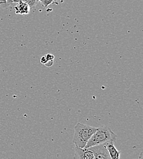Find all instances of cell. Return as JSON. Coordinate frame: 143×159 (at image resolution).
I'll return each instance as SVG.
<instances>
[{"instance_id": "obj_1", "label": "cell", "mask_w": 143, "mask_h": 159, "mask_svg": "<svg viewBox=\"0 0 143 159\" xmlns=\"http://www.w3.org/2000/svg\"><path fill=\"white\" fill-rule=\"evenodd\" d=\"M117 135L110 127L106 125H102L97 128L95 134L88 140L85 148H90L108 143H115Z\"/></svg>"}, {"instance_id": "obj_2", "label": "cell", "mask_w": 143, "mask_h": 159, "mask_svg": "<svg viewBox=\"0 0 143 159\" xmlns=\"http://www.w3.org/2000/svg\"><path fill=\"white\" fill-rule=\"evenodd\" d=\"M97 128L78 122L74 127V134L73 143L76 147L85 148L88 140L95 134Z\"/></svg>"}, {"instance_id": "obj_3", "label": "cell", "mask_w": 143, "mask_h": 159, "mask_svg": "<svg viewBox=\"0 0 143 159\" xmlns=\"http://www.w3.org/2000/svg\"><path fill=\"white\" fill-rule=\"evenodd\" d=\"M93 152L94 159H111L106 149L105 144L90 148Z\"/></svg>"}, {"instance_id": "obj_4", "label": "cell", "mask_w": 143, "mask_h": 159, "mask_svg": "<svg viewBox=\"0 0 143 159\" xmlns=\"http://www.w3.org/2000/svg\"><path fill=\"white\" fill-rule=\"evenodd\" d=\"M106 149L111 159H120V151L115 146L114 143H108L105 144Z\"/></svg>"}, {"instance_id": "obj_5", "label": "cell", "mask_w": 143, "mask_h": 159, "mask_svg": "<svg viewBox=\"0 0 143 159\" xmlns=\"http://www.w3.org/2000/svg\"><path fill=\"white\" fill-rule=\"evenodd\" d=\"M14 9L17 14L20 15L28 14L31 11V9L29 5L23 2H17V5L14 7Z\"/></svg>"}, {"instance_id": "obj_6", "label": "cell", "mask_w": 143, "mask_h": 159, "mask_svg": "<svg viewBox=\"0 0 143 159\" xmlns=\"http://www.w3.org/2000/svg\"><path fill=\"white\" fill-rule=\"evenodd\" d=\"M79 151L83 159H94L93 152L90 148H80Z\"/></svg>"}, {"instance_id": "obj_7", "label": "cell", "mask_w": 143, "mask_h": 159, "mask_svg": "<svg viewBox=\"0 0 143 159\" xmlns=\"http://www.w3.org/2000/svg\"><path fill=\"white\" fill-rule=\"evenodd\" d=\"M23 2L26 3L27 4L29 5L30 7L31 10L34 9L36 6L37 5L38 1L37 0H14V2Z\"/></svg>"}, {"instance_id": "obj_8", "label": "cell", "mask_w": 143, "mask_h": 159, "mask_svg": "<svg viewBox=\"0 0 143 159\" xmlns=\"http://www.w3.org/2000/svg\"><path fill=\"white\" fill-rule=\"evenodd\" d=\"M56 0H40L39 1L40 2L42 6L44 9H46L49 5L51 4H53L54 2Z\"/></svg>"}, {"instance_id": "obj_9", "label": "cell", "mask_w": 143, "mask_h": 159, "mask_svg": "<svg viewBox=\"0 0 143 159\" xmlns=\"http://www.w3.org/2000/svg\"><path fill=\"white\" fill-rule=\"evenodd\" d=\"M74 159H83L81 154L80 151H79V148L78 147H75L74 149Z\"/></svg>"}, {"instance_id": "obj_10", "label": "cell", "mask_w": 143, "mask_h": 159, "mask_svg": "<svg viewBox=\"0 0 143 159\" xmlns=\"http://www.w3.org/2000/svg\"><path fill=\"white\" fill-rule=\"evenodd\" d=\"M0 5H1L3 8H6V0H0Z\"/></svg>"}, {"instance_id": "obj_11", "label": "cell", "mask_w": 143, "mask_h": 159, "mask_svg": "<svg viewBox=\"0 0 143 159\" xmlns=\"http://www.w3.org/2000/svg\"><path fill=\"white\" fill-rule=\"evenodd\" d=\"M14 2V0H6V7L11 6Z\"/></svg>"}, {"instance_id": "obj_12", "label": "cell", "mask_w": 143, "mask_h": 159, "mask_svg": "<svg viewBox=\"0 0 143 159\" xmlns=\"http://www.w3.org/2000/svg\"><path fill=\"white\" fill-rule=\"evenodd\" d=\"M142 156H143V154H142V152H141V154H140V159H142Z\"/></svg>"}, {"instance_id": "obj_13", "label": "cell", "mask_w": 143, "mask_h": 159, "mask_svg": "<svg viewBox=\"0 0 143 159\" xmlns=\"http://www.w3.org/2000/svg\"><path fill=\"white\" fill-rule=\"evenodd\" d=\"M37 1H40V0H37Z\"/></svg>"}]
</instances>
